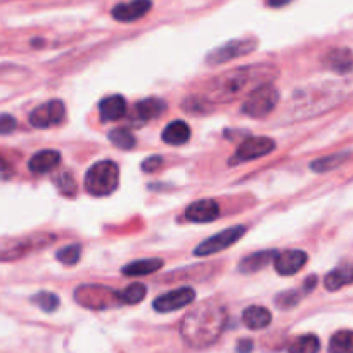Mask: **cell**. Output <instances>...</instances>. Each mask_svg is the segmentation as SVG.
<instances>
[{
  "mask_svg": "<svg viewBox=\"0 0 353 353\" xmlns=\"http://www.w3.org/2000/svg\"><path fill=\"white\" fill-rule=\"evenodd\" d=\"M276 74L277 70L270 64H251L246 68L229 70L210 81L206 87V99L219 104L230 103L241 94H250L261 85L272 83Z\"/></svg>",
  "mask_w": 353,
  "mask_h": 353,
  "instance_id": "6da1fadb",
  "label": "cell"
},
{
  "mask_svg": "<svg viewBox=\"0 0 353 353\" xmlns=\"http://www.w3.org/2000/svg\"><path fill=\"white\" fill-rule=\"evenodd\" d=\"M227 312L215 300L199 303L181 322V336L192 348L212 346L225 329Z\"/></svg>",
  "mask_w": 353,
  "mask_h": 353,
  "instance_id": "7a4b0ae2",
  "label": "cell"
},
{
  "mask_svg": "<svg viewBox=\"0 0 353 353\" xmlns=\"http://www.w3.org/2000/svg\"><path fill=\"white\" fill-rule=\"evenodd\" d=\"M118 184H120V168L111 159L96 163L88 168L87 175H85V189L88 194L96 196V198L113 194Z\"/></svg>",
  "mask_w": 353,
  "mask_h": 353,
  "instance_id": "3957f363",
  "label": "cell"
},
{
  "mask_svg": "<svg viewBox=\"0 0 353 353\" xmlns=\"http://www.w3.org/2000/svg\"><path fill=\"white\" fill-rule=\"evenodd\" d=\"M279 104V90L272 83L261 85L250 92L248 99L244 101L243 113L251 118H263L272 113Z\"/></svg>",
  "mask_w": 353,
  "mask_h": 353,
  "instance_id": "277c9868",
  "label": "cell"
},
{
  "mask_svg": "<svg viewBox=\"0 0 353 353\" xmlns=\"http://www.w3.org/2000/svg\"><path fill=\"white\" fill-rule=\"evenodd\" d=\"M258 42L254 39H237L230 40V42L223 43V46L216 47L215 50L208 54L206 63L208 66H219V64H225L229 61L237 59V57L248 56L256 49Z\"/></svg>",
  "mask_w": 353,
  "mask_h": 353,
  "instance_id": "5b68a950",
  "label": "cell"
},
{
  "mask_svg": "<svg viewBox=\"0 0 353 353\" xmlns=\"http://www.w3.org/2000/svg\"><path fill=\"white\" fill-rule=\"evenodd\" d=\"M244 234H246V227L243 225L229 227V229L222 230V232L215 234V236L203 241V243L194 250V254L196 256H210V254L220 253V251L227 250V248H230L232 244H236Z\"/></svg>",
  "mask_w": 353,
  "mask_h": 353,
  "instance_id": "8992f818",
  "label": "cell"
},
{
  "mask_svg": "<svg viewBox=\"0 0 353 353\" xmlns=\"http://www.w3.org/2000/svg\"><path fill=\"white\" fill-rule=\"evenodd\" d=\"M276 149V142L270 137H248L243 144L237 148L236 154L229 159V165H241V163L251 161V159L267 156Z\"/></svg>",
  "mask_w": 353,
  "mask_h": 353,
  "instance_id": "52a82bcc",
  "label": "cell"
},
{
  "mask_svg": "<svg viewBox=\"0 0 353 353\" xmlns=\"http://www.w3.org/2000/svg\"><path fill=\"white\" fill-rule=\"evenodd\" d=\"M66 117V106L63 101L52 99L30 113V123L37 128H49L59 125Z\"/></svg>",
  "mask_w": 353,
  "mask_h": 353,
  "instance_id": "ba28073f",
  "label": "cell"
},
{
  "mask_svg": "<svg viewBox=\"0 0 353 353\" xmlns=\"http://www.w3.org/2000/svg\"><path fill=\"white\" fill-rule=\"evenodd\" d=\"M196 300V291L192 288H179V290L168 291V293L161 294L154 300L152 307L156 312H161V314H168L173 310H181V308L189 307L192 301Z\"/></svg>",
  "mask_w": 353,
  "mask_h": 353,
  "instance_id": "9c48e42d",
  "label": "cell"
},
{
  "mask_svg": "<svg viewBox=\"0 0 353 353\" xmlns=\"http://www.w3.org/2000/svg\"><path fill=\"white\" fill-rule=\"evenodd\" d=\"M74 296L78 303L88 308H106L110 307V301H120L118 293L104 286H81L78 288Z\"/></svg>",
  "mask_w": 353,
  "mask_h": 353,
  "instance_id": "30bf717a",
  "label": "cell"
},
{
  "mask_svg": "<svg viewBox=\"0 0 353 353\" xmlns=\"http://www.w3.org/2000/svg\"><path fill=\"white\" fill-rule=\"evenodd\" d=\"M152 8L151 0H130V2H121L114 6L111 14L120 23H134L144 18Z\"/></svg>",
  "mask_w": 353,
  "mask_h": 353,
  "instance_id": "8fae6325",
  "label": "cell"
},
{
  "mask_svg": "<svg viewBox=\"0 0 353 353\" xmlns=\"http://www.w3.org/2000/svg\"><path fill=\"white\" fill-rule=\"evenodd\" d=\"M307 260L308 254L305 251L288 250L277 254L276 260H274V267H276L277 274H281V276H294L307 265Z\"/></svg>",
  "mask_w": 353,
  "mask_h": 353,
  "instance_id": "7c38bea8",
  "label": "cell"
},
{
  "mask_svg": "<svg viewBox=\"0 0 353 353\" xmlns=\"http://www.w3.org/2000/svg\"><path fill=\"white\" fill-rule=\"evenodd\" d=\"M220 205L215 199H199L185 210V219L192 223H210L219 219Z\"/></svg>",
  "mask_w": 353,
  "mask_h": 353,
  "instance_id": "4fadbf2b",
  "label": "cell"
},
{
  "mask_svg": "<svg viewBox=\"0 0 353 353\" xmlns=\"http://www.w3.org/2000/svg\"><path fill=\"white\" fill-rule=\"evenodd\" d=\"M61 163V152L56 151V149H43V151L37 152L28 163L30 172L33 173H49L50 170L56 168L57 165Z\"/></svg>",
  "mask_w": 353,
  "mask_h": 353,
  "instance_id": "5bb4252c",
  "label": "cell"
},
{
  "mask_svg": "<svg viewBox=\"0 0 353 353\" xmlns=\"http://www.w3.org/2000/svg\"><path fill=\"white\" fill-rule=\"evenodd\" d=\"M101 120L103 121H114L120 120L127 113V101L121 96H110L101 101L99 104Z\"/></svg>",
  "mask_w": 353,
  "mask_h": 353,
  "instance_id": "9a60e30c",
  "label": "cell"
},
{
  "mask_svg": "<svg viewBox=\"0 0 353 353\" xmlns=\"http://www.w3.org/2000/svg\"><path fill=\"white\" fill-rule=\"evenodd\" d=\"M161 267L163 260H159V258H142V260L125 265L123 269H121V274H125L127 277H142L158 272Z\"/></svg>",
  "mask_w": 353,
  "mask_h": 353,
  "instance_id": "2e32d148",
  "label": "cell"
},
{
  "mask_svg": "<svg viewBox=\"0 0 353 353\" xmlns=\"http://www.w3.org/2000/svg\"><path fill=\"white\" fill-rule=\"evenodd\" d=\"M161 139L170 145H182L191 139V128L185 121L175 120L168 123L163 130Z\"/></svg>",
  "mask_w": 353,
  "mask_h": 353,
  "instance_id": "e0dca14e",
  "label": "cell"
},
{
  "mask_svg": "<svg viewBox=\"0 0 353 353\" xmlns=\"http://www.w3.org/2000/svg\"><path fill=\"white\" fill-rule=\"evenodd\" d=\"M277 253L272 250H267V251H258V253L250 254V256L244 258L243 261L239 263V270L243 274H253L258 272L260 269H265L267 265L272 263L276 260Z\"/></svg>",
  "mask_w": 353,
  "mask_h": 353,
  "instance_id": "ac0fdd59",
  "label": "cell"
},
{
  "mask_svg": "<svg viewBox=\"0 0 353 353\" xmlns=\"http://www.w3.org/2000/svg\"><path fill=\"white\" fill-rule=\"evenodd\" d=\"M243 322L251 331H258V329H265L267 325H270L272 314L265 307H248L243 312Z\"/></svg>",
  "mask_w": 353,
  "mask_h": 353,
  "instance_id": "d6986e66",
  "label": "cell"
},
{
  "mask_svg": "<svg viewBox=\"0 0 353 353\" xmlns=\"http://www.w3.org/2000/svg\"><path fill=\"white\" fill-rule=\"evenodd\" d=\"M348 284H353V265H341L338 269L331 270L324 279L327 291H338Z\"/></svg>",
  "mask_w": 353,
  "mask_h": 353,
  "instance_id": "ffe728a7",
  "label": "cell"
},
{
  "mask_svg": "<svg viewBox=\"0 0 353 353\" xmlns=\"http://www.w3.org/2000/svg\"><path fill=\"white\" fill-rule=\"evenodd\" d=\"M165 108L166 104L161 99H158V97H149V99L137 103L134 111V118H137L139 121L154 120V118H158L165 111Z\"/></svg>",
  "mask_w": 353,
  "mask_h": 353,
  "instance_id": "44dd1931",
  "label": "cell"
},
{
  "mask_svg": "<svg viewBox=\"0 0 353 353\" xmlns=\"http://www.w3.org/2000/svg\"><path fill=\"white\" fill-rule=\"evenodd\" d=\"M325 64L336 73H346L353 66V56L348 49H334L325 56Z\"/></svg>",
  "mask_w": 353,
  "mask_h": 353,
  "instance_id": "7402d4cb",
  "label": "cell"
},
{
  "mask_svg": "<svg viewBox=\"0 0 353 353\" xmlns=\"http://www.w3.org/2000/svg\"><path fill=\"white\" fill-rule=\"evenodd\" d=\"M319 350H321V341L314 334L298 336L288 346V353H319Z\"/></svg>",
  "mask_w": 353,
  "mask_h": 353,
  "instance_id": "603a6c76",
  "label": "cell"
},
{
  "mask_svg": "<svg viewBox=\"0 0 353 353\" xmlns=\"http://www.w3.org/2000/svg\"><path fill=\"white\" fill-rule=\"evenodd\" d=\"M329 353H353V331H338L329 341Z\"/></svg>",
  "mask_w": 353,
  "mask_h": 353,
  "instance_id": "cb8c5ba5",
  "label": "cell"
},
{
  "mask_svg": "<svg viewBox=\"0 0 353 353\" xmlns=\"http://www.w3.org/2000/svg\"><path fill=\"white\" fill-rule=\"evenodd\" d=\"M348 156H350V152H338V154L325 156V158L315 159V161L310 165V168L317 173L329 172V170H334V168H338V166H341L343 163L348 159Z\"/></svg>",
  "mask_w": 353,
  "mask_h": 353,
  "instance_id": "d4e9b609",
  "label": "cell"
},
{
  "mask_svg": "<svg viewBox=\"0 0 353 353\" xmlns=\"http://www.w3.org/2000/svg\"><path fill=\"white\" fill-rule=\"evenodd\" d=\"M110 141L111 144L117 145V148L123 149V151H130L135 144H137V139L127 128H114L110 132Z\"/></svg>",
  "mask_w": 353,
  "mask_h": 353,
  "instance_id": "484cf974",
  "label": "cell"
},
{
  "mask_svg": "<svg viewBox=\"0 0 353 353\" xmlns=\"http://www.w3.org/2000/svg\"><path fill=\"white\" fill-rule=\"evenodd\" d=\"M118 296H120V301H123V303L137 305L145 298V286L144 284H130L121 293H118Z\"/></svg>",
  "mask_w": 353,
  "mask_h": 353,
  "instance_id": "4316f807",
  "label": "cell"
},
{
  "mask_svg": "<svg viewBox=\"0 0 353 353\" xmlns=\"http://www.w3.org/2000/svg\"><path fill=\"white\" fill-rule=\"evenodd\" d=\"M81 256V246L80 244H70V246L63 248L56 253V258L63 265H68V267H73V265L78 263Z\"/></svg>",
  "mask_w": 353,
  "mask_h": 353,
  "instance_id": "83f0119b",
  "label": "cell"
},
{
  "mask_svg": "<svg viewBox=\"0 0 353 353\" xmlns=\"http://www.w3.org/2000/svg\"><path fill=\"white\" fill-rule=\"evenodd\" d=\"M32 301L37 307L42 308L43 312H54L59 307V298H57V294L49 293V291H42V293L35 294Z\"/></svg>",
  "mask_w": 353,
  "mask_h": 353,
  "instance_id": "f1b7e54d",
  "label": "cell"
},
{
  "mask_svg": "<svg viewBox=\"0 0 353 353\" xmlns=\"http://www.w3.org/2000/svg\"><path fill=\"white\" fill-rule=\"evenodd\" d=\"M56 185L59 188V191L66 196H73L74 191H77V182H74L73 175L71 173H59L56 179Z\"/></svg>",
  "mask_w": 353,
  "mask_h": 353,
  "instance_id": "f546056e",
  "label": "cell"
},
{
  "mask_svg": "<svg viewBox=\"0 0 353 353\" xmlns=\"http://www.w3.org/2000/svg\"><path fill=\"white\" fill-rule=\"evenodd\" d=\"M300 291H286V293H281L279 296L276 298V303L277 307L286 310V308H293L294 305H298L300 301Z\"/></svg>",
  "mask_w": 353,
  "mask_h": 353,
  "instance_id": "4dcf8cb0",
  "label": "cell"
},
{
  "mask_svg": "<svg viewBox=\"0 0 353 353\" xmlns=\"http://www.w3.org/2000/svg\"><path fill=\"white\" fill-rule=\"evenodd\" d=\"M18 127V121L11 114H0V135H8L11 132L16 130Z\"/></svg>",
  "mask_w": 353,
  "mask_h": 353,
  "instance_id": "1f68e13d",
  "label": "cell"
},
{
  "mask_svg": "<svg viewBox=\"0 0 353 353\" xmlns=\"http://www.w3.org/2000/svg\"><path fill=\"white\" fill-rule=\"evenodd\" d=\"M161 165H163V158H159V156H152V158L145 159V161L142 163V170H144V172H154V170H158Z\"/></svg>",
  "mask_w": 353,
  "mask_h": 353,
  "instance_id": "d6a6232c",
  "label": "cell"
},
{
  "mask_svg": "<svg viewBox=\"0 0 353 353\" xmlns=\"http://www.w3.org/2000/svg\"><path fill=\"white\" fill-rule=\"evenodd\" d=\"M251 350H253V343H251V339H241L239 345H237V352L251 353Z\"/></svg>",
  "mask_w": 353,
  "mask_h": 353,
  "instance_id": "836d02e7",
  "label": "cell"
},
{
  "mask_svg": "<svg viewBox=\"0 0 353 353\" xmlns=\"http://www.w3.org/2000/svg\"><path fill=\"white\" fill-rule=\"evenodd\" d=\"M315 284H317V277H308L307 283H305V291H307V293L308 291H312Z\"/></svg>",
  "mask_w": 353,
  "mask_h": 353,
  "instance_id": "e575fe53",
  "label": "cell"
},
{
  "mask_svg": "<svg viewBox=\"0 0 353 353\" xmlns=\"http://www.w3.org/2000/svg\"><path fill=\"white\" fill-rule=\"evenodd\" d=\"M286 2H290V0H270V4L272 6H284Z\"/></svg>",
  "mask_w": 353,
  "mask_h": 353,
  "instance_id": "d590c367",
  "label": "cell"
}]
</instances>
